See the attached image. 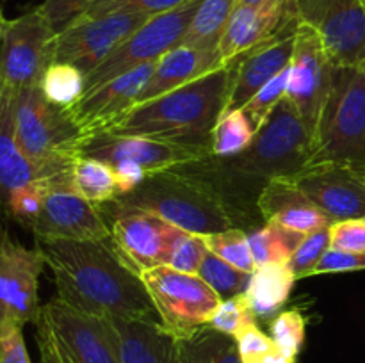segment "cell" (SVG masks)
Listing matches in <instances>:
<instances>
[{"mask_svg":"<svg viewBox=\"0 0 365 363\" xmlns=\"http://www.w3.org/2000/svg\"><path fill=\"white\" fill-rule=\"evenodd\" d=\"M56 280L57 295L86 315L155 319L141 278L107 241L36 238Z\"/></svg>","mask_w":365,"mask_h":363,"instance_id":"obj_2","label":"cell"},{"mask_svg":"<svg viewBox=\"0 0 365 363\" xmlns=\"http://www.w3.org/2000/svg\"><path fill=\"white\" fill-rule=\"evenodd\" d=\"M121 363H180L178 338L155 319L106 317Z\"/></svg>","mask_w":365,"mask_h":363,"instance_id":"obj_22","label":"cell"},{"mask_svg":"<svg viewBox=\"0 0 365 363\" xmlns=\"http://www.w3.org/2000/svg\"><path fill=\"white\" fill-rule=\"evenodd\" d=\"M38 248L29 249L13 241L7 231L0 235V331L24 327L39 315L38 285L45 267Z\"/></svg>","mask_w":365,"mask_h":363,"instance_id":"obj_14","label":"cell"},{"mask_svg":"<svg viewBox=\"0 0 365 363\" xmlns=\"http://www.w3.org/2000/svg\"><path fill=\"white\" fill-rule=\"evenodd\" d=\"M250 320H257V317L253 315V312L250 310L246 295L239 294L234 295V298L221 299L220 306H217L216 312L212 313V317H210L207 326L220 331V333L235 337V335L241 331V327L245 326L246 322H250Z\"/></svg>","mask_w":365,"mask_h":363,"instance_id":"obj_38","label":"cell"},{"mask_svg":"<svg viewBox=\"0 0 365 363\" xmlns=\"http://www.w3.org/2000/svg\"><path fill=\"white\" fill-rule=\"evenodd\" d=\"M0 16H2V11H0Z\"/></svg>","mask_w":365,"mask_h":363,"instance_id":"obj_55","label":"cell"},{"mask_svg":"<svg viewBox=\"0 0 365 363\" xmlns=\"http://www.w3.org/2000/svg\"><path fill=\"white\" fill-rule=\"evenodd\" d=\"M234 338L242 363L260 362L267 352L274 349L273 338L257 326V320L246 322Z\"/></svg>","mask_w":365,"mask_h":363,"instance_id":"obj_42","label":"cell"},{"mask_svg":"<svg viewBox=\"0 0 365 363\" xmlns=\"http://www.w3.org/2000/svg\"><path fill=\"white\" fill-rule=\"evenodd\" d=\"M305 233L267 221L264 226L248 231V244L257 267L269 263H289L305 238Z\"/></svg>","mask_w":365,"mask_h":363,"instance_id":"obj_29","label":"cell"},{"mask_svg":"<svg viewBox=\"0 0 365 363\" xmlns=\"http://www.w3.org/2000/svg\"><path fill=\"white\" fill-rule=\"evenodd\" d=\"M307 320L299 310H285L274 315L269 322V337L274 345L291 358L298 359L305 342Z\"/></svg>","mask_w":365,"mask_h":363,"instance_id":"obj_35","label":"cell"},{"mask_svg":"<svg viewBox=\"0 0 365 363\" xmlns=\"http://www.w3.org/2000/svg\"><path fill=\"white\" fill-rule=\"evenodd\" d=\"M362 4H364V7H365V0H362Z\"/></svg>","mask_w":365,"mask_h":363,"instance_id":"obj_54","label":"cell"},{"mask_svg":"<svg viewBox=\"0 0 365 363\" xmlns=\"http://www.w3.org/2000/svg\"><path fill=\"white\" fill-rule=\"evenodd\" d=\"M360 177H362V180H364V184H365V173H359Z\"/></svg>","mask_w":365,"mask_h":363,"instance_id":"obj_52","label":"cell"},{"mask_svg":"<svg viewBox=\"0 0 365 363\" xmlns=\"http://www.w3.org/2000/svg\"><path fill=\"white\" fill-rule=\"evenodd\" d=\"M189 2L192 0H98L82 16H100V14L110 13H143L155 16V14L168 13Z\"/></svg>","mask_w":365,"mask_h":363,"instance_id":"obj_39","label":"cell"},{"mask_svg":"<svg viewBox=\"0 0 365 363\" xmlns=\"http://www.w3.org/2000/svg\"><path fill=\"white\" fill-rule=\"evenodd\" d=\"M57 32L39 7L4 21L0 39V75L14 88L39 85L46 68L53 63Z\"/></svg>","mask_w":365,"mask_h":363,"instance_id":"obj_9","label":"cell"},{"mask_svg":"<svg viewBox=\"0 0 365 363\" xmlns=\"http://www.w3.org/2000/svg\"><path fill=\"white\" fill-rule=\"evenodd\" d=\"M113 169L118 182V189H120V196L138 189L148 177V171L135 162H118L114 164Z\"/></svg>","mask_w":365,"mask_h":363,"instance_id":"obj_48","label":"cell"},{"mask_svg":"<svg viewBox=\"0 0 365 363\" xmlns=\"http://www.w3.org/2000/svg\"><path fill=\"white\" fill-rule=\"evenodd\" d=\"M287 82H289V68H285L284 71L277 75V77L271 78L267 84H264L255 95L250 98V102L242 107L245 114L248 116V120L252 121L253 128L259 132V128L266 123V120L269 117V114L273 112L274 107L280 103V100L285 98V93H287Z\"/></svg>","mask_w":365,"mask_h":363,"instance_id":"obj_36","label":"cell"},{"mask_svg":"<svg viewBox=\"0 0 365 363\" xmlns=\"http://www.w3.org/2000/svg\"><path fill=\"white\" fill-rule=\"evenodd\" d=\"M198 276L220 295L221 299L234 298V295L245 294L248 288L252 274L230 265L214 253H207L203 258L202 267L198 270Z\"/></svg>","mask_w":365,"mask_h":363,"instance_id":"obj_33","label":"cell"},{"mask_svg":"<svg viewBox=\"0 0 365 363\" xmlns=\"http://www.w3.org/2000/svg\"><path fill=\"white\" fill-rule=\"evenodd\" d=\"M328 249H330V226L307 235L287 265L291 267L298 280L312 276L314 267L319 263Z\"/></svg>","mask_w":365,"mask_h":363,"instance_id":"obj_40","label":"cell"},{"mask_svg":"<svg viewBox=\"0 0 365 363\" xmlns=\"http://www.w3.org/2000/svg\"><path fill=\"white\" fill-rule=\"evenodd\" d=\"M223 66L225 64L217 48H195V46L184 45L175 46L155 63V70L141 95L138 96V103H145L157 96L166 95V93L182 88V85Z\"/></svg>","mask_w":365,"mask_h":363,"instance_id":"obj_25","label":"cell"},{"mask_svg":"<svg viewBox=\"0 0 365 363\" xmlns=\"http://www.w3.org/2000/svg\"><path fill=\"white\" fill-rule=\"evenodd\" d=\"M143 13L81 16L57 32L53 60L73 64L88 77L146 20Z\"/></svg>","mask_w":365,"mask_h":363,"instance_id":"obj_10","label":"cell"},{"mask_svg":"<svg viewBox=\"0 0 365 363\" xmlns=\"http://www.w3.org/2000/svg\"><path fill=\"white\" fill-rule=\"evenodd\" d=\"M259 212L264 223L271 221L305 235L324 230L334 223L289 178H274L264 187L259 198Z\"/></svg>","mask_w":365,"mask_h":363,"instance_id":"obj_24","label":"cell"},{"mask_svg":"<svg viewBox=\"0 0 365 363\" xmlns=\"http://www.w3.org/2000/svg\"><path fill=\"white\" fill-rule=\"evenodd\" d=\"M52 174L24 155L16 139V89L0 75V206L16 189ZM56 177V174H53Z\"/></svg>","mask_w":365,"mask_h":363,"instance_id":"obj_23","label":"cell"},{"mask_svg":"<svg viewBox=\"0 0 365 363\" xmlns=\"http://www.w3.org/2000/svg\"><path fill=\"white\" fill-rule=\"evenodd\" d=\"M98 209L107 223L120 214L141 210L196 235L239 228L230 206L216 192L177 167L148 173L138 189L98 205Z\"/></svg>","mask_w":365,"mask_h":363,"instance_id":"obj_4","label":"cell"},{"mask_svg":"<svg viewBox=\"0 0 365 363\" xmlns=\"http://www.w3.org/2000/svg\"><path fill=\"white\" fill-rule=\"evenodd\" d=\"M298 25L299 21H294L277 38L255 46L232 63L234 64V77H232L223 112L242 109L264 84H267L280 71L289 68L292 52H294Z\"/></svg>","mask_w":365,"mask_h":363,"instance_id":"obj_21","label":"cell"},{"mask_svg":"<svg viewBox=\"0 0 365 363\" xmlns=\"http://www.w3.org/2000/svg\"><path fill=\"white\" fill-rule=\"evenodd\" d=\"M330 56L317 31L305 23L296 28L294 52L289 64V82L285 98L294 105L314 139L321 112L327 103L334 78Z\"/></svg>","mask_w":365,"mask_h":363,"instance_id":"obj_11","label":"cell"},{"mask_svg":"<svg viewBox=\"0 0 365 363\" xmlns=\"http://www.w3.org/2000/svg\"><path fill=\"white\" fill-rule=\"evenodd\" d=\"M21 330L13 326L0 331V363H32Z\"/></svg>","mask_w":365,"mask_h":363,"instance_id":"obj_47","label":"cell"},{"mask_svg":"<svg viewBox=\"0 0 365 363\" xmlns=\"http://www.w3.org/2000/svg\"><path fill=\"white\" fill-rule=\"evenodd\" d=\"M334 162L365 173V60L335 66L312 139L310 164Z\"/></svg>","mask_w":365,"mask_h":363,"instance_id":"obj_5","label":"cell"},{"mask_svg":"<svg viewBox=\"0 0 365 363\" xmlns=\"http://www.w3.org/2000/svg\"><path fill=\"white\" fill-rule=\"evenodd\" d=\"M330 249L346 253H365V217L331 223Z\"/></svg>","mask_w":365,"mask_h":363,"instance_id":"obj_44","label":"cell"},{"mask_svg":"<svg viewBox=\"0 0 365 363\" xmlns=\"http://www.w3.org/2000/svg\"><path fill=\"white\" fill-rule=\"evenodd\" d=\"M41 313L73 363H121L106 319L71 308L59 295L43 305Z\"/></svg>","mask_w":365,"mask_h":363,"instance_id":"obj_16","label":"cell"},{"mask_svg":"<svg viewBox=\"0 0 365 363\" xmlns=\"http://www.w3.org/2000/svg\"><path fill=\"white\" fill-rule=\"evenodd\" d=\"M157 319L170 333L184 338L207 326L221 298L198 276L159 265L139 274Z\"/></svg>","mask_w":365,"mask_h":363,"instance_id":"obj_7","label":"cell"},{"mask_svg":"<svg viewBox=\"0 0 365 363\" xmlns=\"http://www.w3.org/2000/svg\"><path fill=\"white\" fill-rule=\"evenodd\" d=\"M299 21L292 0H274L264 4L239 2L232 13L223 38L217 45L225 66L242 53L277 38L289 25Z\"/></svg>","mask_w":365,"mask_h":363,"instance_id":"obj_20","label":"cell"},{"mask_svg":"<svg viewBox=\"0 0 365 363\" xmlns=\"http://www.w3.org/2000/svg\"><path fill=\"white\" fill-rule=\"evenodd\" d=\"M98 0H45L39 7L43 16L48 20L53 31L61 32L71 21L88 13Z\"/></svg>","mask_w":365,"mask_h":363,"instance_id":"obj_43","label":"cell"},{"mask_svg":"<svg viewBox=\"0 0 365 363\" xmlns=\"http://www.w3.org/2000/svg\"><path fill=\"white\" fill-rule=\"evenodd\" d=\"M16 139L24 155L52 177L70 169L86 142L70 109L50 103L38 85L16 91Z\"/></svg>","mask_w":365,"mask_h":363,"instance_id":"obj_6","label":"cell"},{"mask_svg":"<svg viewBox=\"0 0 365 363\" xmlns=\"http://www.w3.org/2000/svg\"><path fill=\"white\" fill-rule=\"evenodd\" d=\"M46 182H48V178L36 180L32 184L16 189L7 199L4 212L20 224H24V226L31 228L34 221L38 219L39 212H41L43 199H45L46 192Z\"/></svg>","mask_w":365,"mask_h":363,"instance_id":"obj_37","label":"cell"},{"mask_svg":"<svg viewBox=\"0 0 365 363\" xmlns=\"http://www.w3.org/2000/svg\"><path fill=\"white\" fill-rule=\"evenodd\" d=\"M70 185L88 201L103 205L120 196L114 169L109 164L93 157L81 155L70 167Z\"/></svg>","mask_w":365,"mask_h":363,"instance_id":"obj_28","label":"cell"},{"mask_svg":"<svg viewBox=\"0 0 365 363\" xmlns=\"http://www.w3.org/2000/svg\"><path fill=\"white\" fill-rule=\"evenodd\" d=\"M4 21H6V18H4V14L0 16V39H2V27H4Z\"/></svg>","mask_w":365,"mask_h":363,"instance_id":"obj_51","label":"cell"},{"mask_svg":"<svg viewBox=\"0 0 365 363\" xmlns=\"http://www.w3.org/2000/svg\"><path fill=\"white\" fill-rule=\"evenodd\" d=\"M299 23L317 31L335 66L365 60V7L362 0H292Z\"/></svg>","mask_w":365,"mask_h":363,"instance_id":"obj_13","label":"cell"},{"mask_svg":"<svg viewBox=\"0 0 365 363\" xmlns=\"http://www.w3.org/2000/svg\"><path fill=\"white\" fill-rule=\"evenodd\" d=\"M260 362H262V363H296V359L291 358V356H287L285 352H282L280 349L274 345L273 351L267 352V354L264 356Z\"/></svg>","mask_w":365,"mask_h":363,"instance_id":"obj_49","label":"cell"},{"mask_svg":"<svg viewBox=\"0 0 365 363\" xmlns=\"http://www.w3.org/2000/svg\"><path fill=\"white\" fill-rule=\"evenodd\" d=\"M365 269V253H346L328 249L312 270V276L317 274H334V273H351V270Z\"/></svg>","mask_w":365,"mask_h":363,"instance_id":"obj_46","label":"cell"},{"mask_svg":"<svg viewBox=\"0 0 365 363\" xmlns=\"http://www.w3.org/2000/svg\"><path fill=\"white\" fill-rule=\"evenodd\" d=\"M239 0H200L180 45L217 48Z\"/></svg>","mask_w":365,"mask_h":363,"instance_id":"obj_27","label":"cell"},{"mask_svg":"<svg viewBox=\"0 0 365 363\" xmlns=\"http://www.w3.org/2000/svg\"><path fill=\"white\" fill-rule=\"evenodd\" d=\"M245 4H264V2H274V0H239Z\"/></svg>","mask_w":365,"mask_h":363,"instance_id":"obj_50","label":"cell"},{"mask_svg":"<svg viewBox=\"0 0 365 363\" xmlns=\"http://www.w3.org/2000/svg\"><path fill=\"white\" fill-rule=\"evenodd\" d=\"M234 64L217 68L182 88L138 103L110 130L210 153L212 132L227 105Z\"/></svg>","mask_w":365,"mask_h":363,"instance_id":"obj_3","label":"cell"},{"mask_svg":"<svg viewBox=\"0 0 365 363\" xmlns=\"http://www.w3.org/2000/svg\"><path fill=\"white\" fill-rule=\"evenodd\" d=\"M298 281L287 263H269L257 267L250 278L245 295L257 319H273L280 313Z\"/></svg>","mask_w":365,"mask_h":363,"instance_id":"obj_26","label":"cell"},{"mask_svg":"<svg viewBox=\"0 0 365 363\" xmlns=\"http://www.w3.org/2000/svg\"><path fill=\"white\" fill-rule=\"evenodd\" d=\"M39 89L50 103L71 109L86 91V75L73 64L53 60L39 80Z\"/></svg>","mask_w":365,"mask_h":363,"instance_id":"obj_31","label":"cell"},{"mask_svg":"<svg viewBox=\"0 0 365 363\" xmlns=\"http://www.w3.org/2000/svg\"><path fill=\"white\" fill-rule=\"evenodd\" d=\"M252 363H262V362H252Z\"/></svg>","mask_w":365,"mask_h":363,"instance_id":"obj_53","label":"cell"},{"mask_svg":"<svg viewBox=\"0 0 365 363\" xmlns=\"http://www.w3.org/2000/svg\"><path fill=\"white\" fill-rule=\"evenodd\" d=\"M312 159V135L294 105L280 100L252 144L234 157H205L182 164L177 169L196 178L216 192L241 224L255 226L264 221L259 198L274 178H289L309 166ZM253 228V230H255Z\"/></svg>","mask_w":365,"mask_h":363,"instance_id":"obj_1","label":"cell"},{"mask_svg":"<svg viewBox=\"0 0 365 363\" xmlns=\"http://www.w3.org/2000/svg\"><path fill=\"white\" fill-rule=\"evenodd\" d=\"M257 130L253 128L252 121L245 114V110H230L223 112L217 120L212 132V142H210V155L220 157H234L237 153L245 152L255 139Z\"/></svg>","mask_w":365,"mask_h":363,"instance_id":"obj_32","label":"cell"},{"mask_svg":"<svg viewBox=\"0 0 365 363\" xmlns=\"http://www.w3.org/2000/svg\"><path fill=\"white\" fill-rule=\"evenodd\" d=\"M155 63L143 64L106 82L91 93H86L78 103L71 107V116L84 132L86 139L110 130L138 103V96L148 84Z\"/></svg>","mask_w":365,"mask_h":363,"instance_id":"obj_19","label":"cell"},{"mask_svg":"<svg viewBox=\"0 0 365 363\" xmlns=\"http://www.w3.org/2000/svg\"><path fill=\"white\" fill-rule=\"evenodd\" d=\"M198 4L200 0H192L173 11L150 16L134 34L128 36L98 68L86 77L84 95L143 64L155 63L164 53L180 45L182 36L187 31Z\"/></svg>","mask_w":365,"mask_h":363,"instance_id":"obj_8","label":"cell"},{"mask_svg":"<svg viewBox=\"0 0 365 363\" xmlns=\"http://www.w3.org/2000/svg\"><path fill=\"white\" fill-rule=\"evenodd\" d=\"M289 180L334 223L365 217V184L349 167L334 162L309 164Z\"/></svg>","mask_w":365,"mask_h":363,"instance_id":"obj_17","label":"cell"},{"mask_svg":"<svg viewBox=\"0 0 365 363\" xmlns=\"http://www.w3.org/2000/svg\"><path fill=\"white\" fill-rule=\"evenodd\" d=\"M207 253H209V248L205 244V235L184 231L175 244L173 253H171L166 265L185 274H198Z\"/></svg>","mask_w":365,"mask_h":363,"instance_id":"obj_41","label":"cell"},{"mask_svg":"<svg viewBox=\"0 0 365 363\" xmlns=\"http://www.w3.org/2000/svg\"><path fill=\"white\" fill-rule=\"evenodd\" d=\"M180 363H242L235 338L209 326L178 338Z\"/></svg>","mask_w":365,"mask_h":363,"instance_id":"obj_30","label":"cell"},{"mask_svg":"<svg viewBox=\"0 0 365 363\" xmlns=\"http://www.w3.org/2000/svg\"><path fill=\"white\" fill-rule=\"evenodd\" d=\"M110 242L123 262L141 274L143 270L166 265L175 244L184 230L150 212H125L113 217Z\"/></svg>","mask_w":365,"mask_h":363,"instance_id":"obj_15","label":"cell"},{"mask_svg":"<svg viewBox=\"0 0 365 363\" xmlns=\"http://www.w3.org/2000/svg\"><path fill=\"white\" fill-rule=\"evenodd\" d=\"M82 155L93 157L102 162L114 166L118 162H135L145 167L148 173L171 169L182 164L195 162L209 157V152L187 146L170 144V142L153 141L138 135H118L110 132H100L86 139Z\"/></svg>","mask_w":365,"mask_h":363,"instance_id":"obj_18","label":"cell"},{"mask_svg":"<svg viewBox=\"0 0 365 363\" xmlns=\"http://www.w3.org/2000/svg\"><path fill=\"white\" fill-rule=\"evenodd\" d=\"M36 238L64 241H107L110 224L96 203L88 201L71 189L70 169L46 182L41 212L31 226Z\"/></svg>","mask_w":365,"mask_h":363,"instance_id":"obj_12","label":"cell"},{"mask_svg":"<svg viewBox=\"0 0 365 363\" xmlns=\"http://www.w3.org/2000/svg\"><path fill=\"white\" fill-rule=\"evenodd\" d=\"M205 244L210 253L245 273L252 274L257 269L248 244V231L242 228H230L220 233L205 235Z\"/></svg>","mask_w":365,"mask_h":363,"instance_id":"obj_34","label":"cell"},{"mask_svg":"<svg viewBox=\"0 0 365 363\" xmlns=\"http://www.w3.org/2000/svg\"><path fill=\"white\" fill-rule=\"evenodd\" d=\"M36 324V344H38L39 351V363H73L64 351L63 344L57 338L56 331L52 330L46 317L43 315L39 310L38 319L34 320Z\"/></svg>","mask_w":365,"mask_h":363,"instance_id":"obj_45","label":"cell"}]
</instances>
